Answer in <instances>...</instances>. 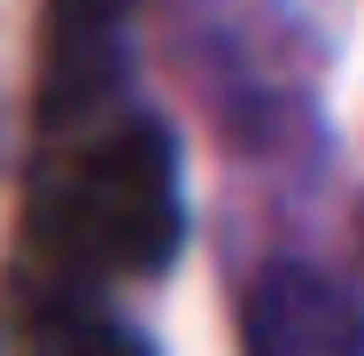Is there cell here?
<instances>
[{
  "mask_svg": "<svg viewBox=\"0 0 364 356\" xmlns=\"http://www.w3.org/2000/svg\"><path fill=\"white\" fill-rule=\"evenodd\" d=\"M47 232L70 264L101 279L171 271L186 240V186H178L171 124L147 109H109L93 132H77L47 194Z\"/></svg>",
  "mask_w": 364,
  "mask_h": 356,
  "instance_id": "1",
  "label": "cell"
},
{
  "mask_svg": "<svg viewBox=\"0 0 364 356\" xmlns=\"http://www.w3.org/2000/svg\"><path fill=\"white\" fill-rule=\"evenodd\" d=\"M357 271H364V217H357ZM349 302H357V318H364V279H357V294H349Z\"/></svg>",
  "mask_w": 364,
  "mask_h": 356,
  "instance_id": "4",
  "label": "cell"
},
{
  "mask_svg": "<svg viewBox=\"0 0 364 356\" xmlns=\"http://www.w3.org/2000/svg\"><path fill=\"white\" fill-rule=\"evenodd\" d=\"M240 349L248 356H364V318L333 271L279 256L240 294Z\"/></svg>",
  "mask_w": 364,
  "mask_h": 356,
  "instance_id": "2",
  "label": "cell"
},
{
  "mask_svg": "<svg viewBox=\"0 0 364 356\" xmlns=\"http://www.w3.org/2000/svg\"><path fill=\"white\" fill-rule=\"evenodd\" d=\"M55 356H155V341L101 302H63L55 310Z\"/></svg>",
  "mask_w": 364,
  "mask_h": 356,
  "instance_id": "3",
  "label": "cell"
}]
</instances>
